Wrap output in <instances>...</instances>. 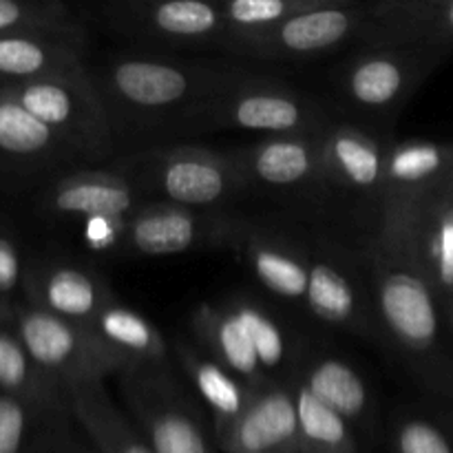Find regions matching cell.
<instances>
[{"mask_svg": "<svg viewBox=\"0 0 453 453\" xmlns=\"http://www.w3.org/2000/svg\"><path fill=\"white\" fill-rule=\"evenodd\" d=\"M82 224L84 242L91 250L104 252V255L127 250L128 217H96Z\"/></svg>", "mask_w": 453, "mask_h": 453, "instance_id": "cell-36", "label": "cell"}, {"mask_svg": "<svg viewBox=\"0 0 453 453\" xmlns=\"http://www.w3.org/2000/svg\"><path fill=\"white\" fill-rule=\"evenodd\" d=\"M388 142L339 122L323 135V180L327 195H343L352 206L370 208L379 226Z\"/></svg>", "mask_w": 453, "mask_h": 453, "instance_id": "cell-14", "label": "cell"}, {"mask_svg": "<svg viewBox=\"0 0 453 453\" xmlns=\"http://www.w3.org/2000/svg\"><path fill=\"white\" fill-rule=\"evenodd\" d=\"M438 199H442V202L451 203L453 206V166H451L449 175H447L445 181H442L441 190H438Z\"/></svg>", "mask_w": 453, "mask_h": 453, "instance_id": "cell-38", "label": "cell"}, {"mask_svg": "<svg viewBox=\"0 0 453 453\" xmlns=\"http://www.w3.org/2000/svg\"><path fill=\"white\" fill-rule=\"evenodd\" d=\"M0 159L35 168L78 157L47 124L0 87Z\"/></svg>", "mask_w": 453, "mask_h": 453, "instance_id": "cell-26", "label": "cell"}, {"mask_svg": "<svg viewBox=\"0 0 453 453\" xmlns=\"http://www.w3.org/2000/svg\"><path fill=\"white\" fill-rule=\"evenodd\" d=\"M197 341L217 363L233 372L250 389L268 383V374L257 358L246 330L228 303L202 305L190 319Z\"/></svg>", "mask_w": 453, "mask_h": 453, "instance_id": "cell-23", "label": "cell"}, {"mask_svg": "<svg viewBox=\"0 0 453 453\" xmlns=\"http://www.w3.org/2000/svg\"><path fill=\"white\" fill-rule=\"evenodd\" d=\"M0 87H3V84H0Z\"/></svg>", "mask_w": 453, "mask_h": 453, "instance_id": "cell-40", "label": "cell"}, {"mask_svg": "<svg viewBox=\"0 0 453 453\" xmlns=\"http://www.w3.org/2000/svg\"><path fill=\"white\" fill-rule=\"evenodd\" d=\"M363 47H420L453 51V0H388L370 4Z\"/></svg>", "mask_w": 453, "mask_h": 453, "instance_id": "cell-19", "label": "cell"}, {"mask_svg": "<svg viewBox=\"0 0 453 453\" xmlns=\"http://www.w3.org/2000/svg\"><path fill=\"white\" fill-rule=\"evenodd\" d=\"M96 20L119 38L140 44L142 51L190 56L197 51H226L228 29L219 3L162 0V3H115L96 7Z\"/></svg>", "mask_w": 453, "mask_h": 453, "instance_id": "cell-5", "label": "cell"}, {"mask_svg": "<svg viewBox=\"0 0 453 453\" xmlns=\"http://www.w3.org/2000/svg\"><path fill=\"white\" fill-rule=\"evenodd\" d=\"M305 308L314 319L332 327L367 334L374 308L348 265L330 257H310Z\"/></svg>", "mask_w": 453, "mask_h": 453, "instance_id": "cell-21", "label": "cell"}, {"mask_svg": "<svg viewBox=\"0 0 453 453\" xmlns=\"http://www.w3.org/2000/svg\"><path fill=\"white\" fill-rule=\"evenodd\" d=\"M25 290L31 305H38L87 330L100 310L115 301L109 283L96 270L73 261L31 265L27 268Z\"/></svg>", "mask_w": 453, "mask_h": 453, "instance_id": "cell-18", "label": "cell"}, {"mask_svg": "<svg viewBox=\"0 0 453 453\" xmlns=\"http://www.w3.org/2000/svg\"><path fill=\"white\" fill-rule=\"evenodd\" d=\"M252 71L226 60L157 51H118L100 65L88 62L93 84L109 111L115 144L122 137L150 142L146 149L175 140L195 109Z\"/></svg>", "mask_w": 453, "mask_h": 453, "instance_id": "cell-1", "label": "cell"}, {"mask_svg": "<svg viewBox=\"0 0 453 453\" xmlns=\"http://www.w3.org/2000/svg\"><path fill=\"white\" fill-rule=\"evenodd\" d=\"M38 411L25 398L0 394V453H27Z\"/></svg>", "mask_w": 453, "mask_h": 453, "instance_id": "cell-34", "label": "cell"}, {"mask_svg": "<svg viewBox=\"0 0 453 453\" xmlns=\"http://www.w3.org/2000/svg\"><path fill=\"white\" fill-rule=\"evenodd\" d=\"M370 16V4H339L326 0L310 12L296 13L259 38L242 44L233 58L246 62H312L358 47Z\"/></svg>", "mask_w": 453, "mask_h": 453, "instance_id": "cell-11", "label": "cell"}, {"mask_svg": "<svg viewBox=\"0 0 453 453\" xmlns=\"http://www.w3.org/2000/svg\"><path fill=\"white\" fill-rule=\"evenodd\" d=\"M27 265L22 261L20 248L13 239L0 233V295H12L25 286Z\"/></svg>", "mask_w": 453, "mask_h": 453, "instance_id": "cell-37", "label": "cell"}, {"mask_svg": "<svg viewBox=\"0 0 453 453\" xmlns=\"http://www.w3.org/2000/svg\"><path fill=\"white\" fill-rule=\"evenodd\" d=\"M69 410L100 453H153L144 438L119 414L104 380H87L66 389Z\"/></svg>", "mask_w": 453, "mask_h": 453, "instance_id": "cell-28", "label": "cell"}, {"mask_svg": "<svg viewBox=\"0 0 453 453\" xmlns=\"http://www.w3.org/2000/svg\"><path fill=\"white\" fill-rule=\"evenodd\" d=\"M144 197L118 166L65 173L42 195V208L56 219L88 221L96 217H131Z\"/></svg>", "mask_w": 453, "mask_h": 453, "instance_id": "cell-15", "label": "cell"}, {"mask_svg": "<svg viewBox=\"0 0 453 453\" xmlns=\"http://www.w3.org/2000/svg\"><path fill=\"white\" fill-rule=\"evenodd\" d=\"M115 166L135 184L144 202H164L217 215L248 193L230 150L164 144L119 157Z\"/></svg>", "mask_w": 453, "mask_h": 453, "instance_id": "cell-4", "label": "cell"}, {"mask_svg": "<svg viewBox=\"0 0 453 453\" xmlns=\"http://www.w3.org/2000/svg\"><path fill=\"white\" fill-rule=\"evenodd\" d=\"M88 35L16 31L0 35V84L78 78L88 73Z\"/></svg>", "mask_w": 453, "mask_h": 453, "instance_id": "cell-16", "label": "cell"}, {"mask_svg": "<svg viewBox=\"0 0 453 453\" xmlns=\"http://www.w3.org/2000/svg\"><path fill=\"white\" fill-rule=\"evenodd\" d=\"M3 88L18 104L47 124L82 162L102 164L118 155L109 111L93 84L91 73L4 84Z\"/></svg>", "mask_w": 453, "mask_h": 453, "instance_id": "cell-8", "label": "cell"}, {"mask_svg": "<svg viewBox=\"0 0 453 453\" xmlns=\"http://www.w3.org/2000/svg\"><path fill=\"white\" fill-rule=\"evenodd\" d=\"M233 243L242 250L250 273L270 295L286 299L288 303L305 305L310 279L308 252L259 230H237Z\"/></svg>", "mask_w": 453, "mask_h": 453, "instance_id": "cell-22", "label": "cell"}, {"mask_svg": "<svg viewBox=\"0 0 453 453\" xmlns=\"http://www.w3.org/2000/svg\"><path fill=\"white\" fill-rule=\"evenodd\" d=\"M175 349L181 370L195 385V392L202 398L203 405L212 411L215 441H219L242 418L252 398V389L246 383H242L233 372L226 370L221 363H217L212 357H206L193 345L180 341Z\"/></svg>", "mask_w": 453, "mask_h": 453, "instance_id": "cell-24", "label": "cell"}, {"mask_svg": "<svg viewBox=\"0 0 453 453\" xmlns=\"http://www.w3.org/2000/svg\"><path fill=\"white\" fill-rule=\"evenodd\" d=\"M394 453H453L451 438L436 423L405 416L394 427Z\"/></svg>", "mask_w": 453, "mask_h": 453, "instance_id": "cell-35", "label": "cell"}, {"mask_svg": "<svg viewBox=\"0 0 453 453\" xmlns=\"http://www.w3.org/2000/svg\"><path fill=\"white\" fill-rule=\"evenodd\" d=\"M237 226L221 215L164 202H144L131 217L127 250L133 257H171L233 242Z\"/></svg>", "mask_w": 453, "mask_h": 453, "instance_id": "cell-13", "label": "cell"}, {"mask_svg": "<svg viewBox=\"0 0 453 453\" xmlns=\"http://www.w3.org/2000/svg\"><path fill=\"white\" fill-rule=\"evenodd\" d=\"M217 445L226 453H301L299 416L290 380H268L252 389L242 418Z\"/></svg>", "mask_w": 453, "mask_h": 453, "instance_id": "cell-17", "label": "cell"}, {"mask_svg": "<svg viewBox=\"0 0 453 453\" xmlns=\"http://www.w3.org/2000/svg\"><path fill=\"white\" fill-rule=\"evenodd\" d=\"M16 31L87 35V20L73 7L58 0H44V3L0 0V35L16 34Z\"/></svg>", "mask_w": 453, "mask_h": 453, "instance_id": "cell-33", "label": "cell"}, {"mask_svg": "<svg viewBox=\"0 0 453 453\" xmlns=\"http://www.w3.org/2000/svg\"><path fill=\"white\" fill-rule=\"evenodd\" d=\"M370 270L374 317L401 352L423 361L441 339V296L411 261L376 242H370Z\"/></svg>", "mask_w": 453, "mask_h": 453, "instance_id": "cell-7", "label": "cell"}, {"mask_svg": "<svg viewBox=\"0 0 453 453\" xmlns=\"http://www.w3.org/2000/svg\"><path fill=\"white\" fill-rule=\"evenodd\" d=\"M334 124L339 118L327 97L252 69L195 109L173 142L221 131H250L264 137L326 135Z\"/></svg>", "mask_w": 453, "mask_h": 453, "instance_id": "cell-3", "label": "cell"}, {"mask_svg": "<svg viewBox=\"0 0 453 453\" xmlns=\"http://www.w3.org/2000/svg\"><path fill=\"white\" fill-rule=\"evenodd\" d=\"M88 332L122 363L124 370L137 363L168 361V343L162 332L144 314L127 308L118 299L100 310Z\"/></svg>", "mask_w": 453, "mask_h": 453, "instance_id": "cell-25", "label": "cell"}, {"mask_svg": "<svg viewBox=\"0 0 453 453\" xmlns=\"http://www.w3.org/2000/svg\"><path fill=\"white\" fill-rule=\"evenodd\" d=\"M374 242V239H372ZM379 243V242H376ZM405 257L441 299H453V206L434 197L425 203L396 243H379Z\"/></svg>", "mask_w": 453, "mask_h": 453, "instance_id": "cell-20", "label": "cell"}, {"mask_svg": "<svg viewBox=\"0 0 453 453\" xmlns=\"http://www.w3.org/2000/svg\"><path fill=\"white\" fill-rule=\"evenodd\" d=\"M122 394L153 453H215L206 418L171 365L137 363L122 372Z\"/></svg>", "mask_w": 453, "mask_h": 453, "instance_id": "cell-6", "label": "cell"}, {"mask_svg": "<svg viewBox=\"0 0 453 453\" xmlns=\"http://www.w3.org/2000/svg\"><path fill=\"white\" fill-rule=\"evenodd\" d=\"M326 0H228L221 4L228 42L226 56L233 58L242 44L259 38L265 31L274 29L296 13L310 12Z\"/></svg>", "mask_w": 453, "mask_h": 453, "instance_id": "cell-31", "label": "cell"}, {"mask_svg": "<svg viewBox=\"0 0 453 453\" xmlns=\"http://www.w3.org/2000/svg\"><path fill=\"white\" fill-rule=\"evenodd\" d=\"M0 394L25 398L40 410H58L62 403L69 407L65 389L35 365L16 332L4 327H0Z\"/></svg>", "mask_w": 453, "mask_h": 453, "instance_id": "cell-29", "label": "cell"}, {"mask_svg": "<svg viewBox=\"0 0 453 453\" xmlns=\"http://www.w3.org/2000/svg\"><path fill=\"white\" fill-rule=\"evenodd\" d=\"M13 332L35 365L65 392L78 383L104 380L109 374L124 372L122 363L106 352L87 327L75 326L38 305L13 308Z\"/></svg>", "mask_w": 453, "mask_h": 453, "instance_id": "cell-9", "label": "cell"}, {"mask_svg": "<svg viewBox=\"0 0 453 453\" xmlns=\"http://www.w3.org/2000/svg\"><path fill=\"white\" fill-rule=\"evenodd\" d=\"M453 166V146L429 140H389L374 242L396 243L425 203L438 197Z\"/></svg>", "mask_w": 453, "mask_h": 453, "instance_id": "cell-10", "label": "cell"}, {"mask_svg": "<svg viewBox=\"0 0 453 453\" xmlns=\"http://www.w3.org/2000/svg\"><path fill=\"white\" fill-rule=\"evenodd\" d=\"M246 190L279 197H327L323 180V135L261 137L230 150Z\"/></svg>", "mask_w": 453, "mask_h": 453, "instance_id": "cell-12", "label": "cell"}, {"mask_svg": "<svg viewBox=\"0 0 453 453\" xmlns=\"http://www.w3.org/2000/svg\"><path fill=\"white\" fill-rule=\"evenodd\" d=\"M449 301V321H451V326H453V299H447Z\"/></svg>", "mask_w": 453, "mask_h": 453, "instance_id": "cell-39", "label": "cell"}, {"mask_svg": "<svg viewBox=\"0 0 453 453\" xmlns=\"http://www.w3.org/2000/svg\"><path fill=\"white\" fill-rule=\"evenodd\" d=\"M447 56L441 49L354 47L327 73V102L339 122L389 142L385 135L410 97Z\"/></svg>", "mask_w": 453, "mask_h": 453, "instance_id": "cell-2", "label": "cell"}, {"mask_svg": "<svg viewBox=\"0 0 453 453\" xmlns=\"http://www.w3.org/2000/svg\"><path fill=\"white\" fill-rule=\"evenodd\" d=\"M228 305L243 326V330H246L248 339H250L257 358H259L268 379L281 380L279 372L288 370V365L292 363L290 336L283 330L281 323L268 310L261 308L257 301L234 299L228 301Z\"/></svg>", "mask_w": 453, "mask_h": 453, "instance_id": "cell-32", "label": "cell"}, {"mask_svg": "<svg viewBox=\"0 0 453 453\" xmlns=\"http://www.w3.org/2000/svg\"><path fill=\"white\" fill-rule=\"evenodd\" d=\"M299 416L301 453H357V436L343 416L319 401L296 376L290 379Z\"/></svg>", "mask_w": 453, "mask_h": 453, "instance_id": "cell-30", "label": "cell"}, {"mask_svg": "<svg viewBox=\"0 0 453 453\" xmlns=\"http://www.w3.org/2000/svg\"><path fill=\"white\" fill-rule=\"evenodd\" d=\"M296 379L349 425L367 423L374 411L365 379L358 374L357 367L336 354L308 357Z\"/></svg>", "mask_w": 453, "mask_h": 453, "instance_id": "cell-27", "label": "cell"}]
</instances>
